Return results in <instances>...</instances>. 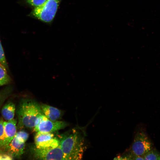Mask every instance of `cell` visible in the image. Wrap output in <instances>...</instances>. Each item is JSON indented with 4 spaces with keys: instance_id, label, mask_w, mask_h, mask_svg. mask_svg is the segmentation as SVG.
Instances as JSON below:
<instances>
[{
    "instance_id": "obj_4",
    "label": "cell",
    "mask_w": 160,
    "mask_h": 160,
    "mask_svg": "<svg viewBox=\"0 0 160 160\" xmlns=\"http://www.w3.org/2000/svg\"><path fill=\"white\" fill-rule=\"evenodd\" d=\"M152 144L146 133L138 132L135 135L130 152L135 156H143L152 149Z\"/></svg>"
},
{
    "instance_id": "obj_2",
    "label": "cell",
    "mask_w": 160,
    "mask_h": 160,
    "mask_svg": "<svg viewBox=\"0 0 160 160\" xmlns=\"http://www.w3.org/2000/svg\"><path fill=\"white\" fill-rule=\"evenodd\" d=\"M63 135L59 145L65 160H80L84 150L83 138L76 130Z\"/></svg>"
},
{
    "instance_id": "obj_5",
    "label": "cell",
    "mask_w": 160,
    "mask_h": 160,
    "mask_svg": "<svg viewBox=\"0 0 160 160\" xmlns=\"http://www.w3.org/2000/svg\"><path fill=\"white\" fill-rule=\"evenodd\" d=\"M34 157L41 160H65L60 145L53 148H38L32 150Z\"/></svg>"
},
{
    "instance_id": "obj_1",
    "label": "cell",
    "mask_w": 160,
    "mask_h": 160,
    "mask_svg": "<svg viewBox=\"0 0 160 160\" xmlns=\"http://www.w3.org/2000/svg\"><path fill=\"white\" fill-rule=\"evenodd\" d=\"M18 118V128H33L36 120L44 114L40 104L31 99L21 100L17 111Z\"/></svg>"
},
{
    "instance_id": "obj_6",
    "label": "cell",
    "mask_w": 160,
    "mask_h": 160,
    "mask_svg": "<svg viewBox=\"0 0 160 160\" xmlns=\"http://www.w3.org/2000/svg\"><path fill=\"white\" fill-rule=\"evenodd\" d=\"M34 142L36 148H53L59 145L60 140L52 132H38L35 136Z\"/></svg>"
},
{
    "instance_id": "obj_7",
    "label": "cell",
    "mask_w": 160,
    "mask_h": 160,
    "mask_svg": "<svg viewBox=\"0 0 160 160\" xmlns=\"http://www.w3.org/2000/svg\"><path fill=\"white\" fill-rule=\"evenodd\" d=\"M67 123L63 121H52L49 119L41 121L38 125L33 128L36 132H52L65 128Z\"/></svg>"
},
{
    "instance_id": "obj_19",
    "label": "cell",
    "mask_w": 160,
    "mask_h": 160,
    "mask_svg": "<svg viewBox=\"0 0 160 160\" xmlns=\"http://www.w3.org/2000/svg\"><path fill=\"white\" fill-rule=\"evenodd\" d=\"M0 160H1V154H0Z\"/></svg>"
},
{
    "instance_id": "obj_17",
    "label": "cell",
    "mask_w": 160,
    "mask_h": 160,
    "mask_svg": "<svg viewBox=\"0 0 160 160\" xmlns=\"http://www.w3.org/2000/svg\"><path fill=\"white\" fill-rule=\"evenodd\" d=\"M0 63L5 68H7L8 65L5 58L4 52L0 41Z\"/></svg>"
},
{
    "instance_id": "obj_12",
    "label": "cell",
    "mask_w": 160,
    "mask_h": 160,
    "mask_svg": "<svg viewBox=\"0 0 160 160\" xmlns=\"http://www.w3.org/2000/svg\"><path fill=\"white\" fill-rule=\"evenodd\" d=\"M10 80L5 68L0 63V86L7 84Z\"/></svg>"
},
{
    "instance_id": "obj_3",
    "label": "cell",
    "mask_w": 160,
    "mask_h": 160,
    "mask_svg": "<svg viewBox=\"0 0 160 160\" xmlns=\"http://www.w3.org/2000/svg\"><path fill=\"white\" fill-rule=\"evenodd\" d=\"M60 0H47L43 4L35 7L33 15L46 23L51 22L56 14Z\"/></svg>"
},
{
    "instance_id": "obj_18",
    "label": "cell",
    "mask_w": 160,
    "mask_h": 160,
    "mask_svg": "<svg viewBox=\"0 0 160 160\" xmlns=\"http://www.w3.org/2000/svg\"><path fill=\"white\" fill-rule=\"evenodd\" d=\"M47 0H26L32 6L36 7L43 4Z\"/></svg>"
},
{
    "instance_id": "obj_16",
    "label": "cell",
    "mask_w": 160,
    "mask_h": 160,
    "mask_svg": "<svg viewBox=\"0 0 160 160\" xmlns=\"http://www.w3.org/2000/svg\"><path fill=\"white\" fill-rule=\"evenodd\" d=\"M10 92L9 89H6L0 91V107L9 95Z\"/></svg>"
},
{
    "instance_id": "obj_8",
    "label": "cell",
    "mask_w": 160,
    "mask_h": 160,
    "mask_svg": "<svg viewBox=\"0 0 160 160\" xmlns=\"http://www.w3.org/2000/svg\"><path fill=\"white\" fill-rule=\"evenodd\" d=\"M25 142L14 136L5 150L12 157H18L24 153Z\"/></svg>"
},
{
    "instance_id": "obj_9",
    "label": "cell",
    "mask_w": 160,
    "mask_h": 160,
    "mask_svg": "<svg viewBox=\"0 0 160 160\" xmlns=\"http://www.w3.org/2000/svg\"><path fill=\"white\" fill-rule=\"evenodd\" d=\"M16 123V120L14 119L8 121H4V132L5 136V150L17 132Z\"/></svg>"
},
{
    "instance_id": "obj_11",
    "label": "cell",
    "mask_w": 160,
    "mask_h": 160,
    "mask_svg": "<svg viewBox=\"0 0 160 160\" xmlns=\"http://www.w3.org/2000/svg\"><path fill=\"white\" fill-rule=\"evenodd\" d=\"M15 109V105L12 102L10 101L6 103L1 111L3 117L7 121L14 119Z\"/></svg>"
},
{
    "instance_id": "obj_15",
    "label": "cell",
    "mask_w": 160,
    "mask_h": 160,
    "mask_svg": "<svg viewBox=\"0 0 160 160\" xmlns=\"http://www.w3.org/2000/svg\"><path fill=\"white\" fill-rule=\"evenodd\" d=\"M15 136L25 142L28 139L29 134L26 132L21 130L17 132Z\"/></svg>"
},
{
    "instance_id": "obj_14",
    "label": "cell",
    "mask_w": 160,
    "mask_h": 160,
    "mask_svg": "<svg viewBox=\"0 0 160 160\" xmlns=\"http://www.w3.org/2000/svg\"><path fill=\"white\" fill-rule=\"evenodd\" d=\"M2 118L0 119V148L4 150L5 149V136L4 132L3 122Z\"/></svg>"
},
{
    "instance_id": "obj_13",
    "label": "cell",
    "mask_w": 160,
    "mask_h": 160,
    "mask_svg": "<svg viewBox=\"0 0 160 160\" xmlns=\"http://www.w3.org/2000/svg\"><path fill=\"white\" fill-rule=\"evenodd\" d=\"M144 160H160V153L152 149L143 156Z\"/></svg>"
},
{
    "instance_id": "obj_10",
    "label": "cell",
    "mask_w": 160,
    "mask_h": 160,
    "mask_svg": "<svg viewBox=\"0 0 160 160\" xmlns=\"http://www.w3.org/2000/svg\"><path fill=\"white\" fill-rule=\"evenodd\" d=\"M40 106L44 114L49 119L56 121L61 117V112L58 109L45 104H41Z\"/></svg>"
}]
</instances>
